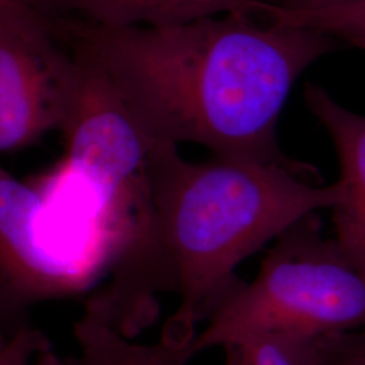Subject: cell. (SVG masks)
<instances>
[{
  "mask_svg": "<svg viewBox=\"0 0 365 365\" xmlns=\"http://www.w3.org/2000/svg\"><path fill=\"white\" fill-rule=\"evenodd\" d=\"M245 11L175 26L108 27L52 18L53 31L99 66L152 143H192L212 156L298 167L277 122L303 72L336 49L310 27Z\"/></svg>",
  "mask_w": 365,
  "mask_h": 365,
  "instance_id": "cell-1",
  "label": "cell"
},
{
  "mask_svg": "<svg viewBox=\"0 0 365 365\" xmlns=\"http://www.w3.org/2000/svg\"><path fill=\"white\" fill-rule=\"evenodd\" d=\"M317 178L318 170L306 163L221 156L191 163L176 145L152 143L158 238L170 288L180 295L163 331L194 339L196 322L237 282L238 264L302 218L333 209L341 184L319 185Z\"/></svg>",
  "mask_w": 365,
  "mask_h": 365,
  "instance_id": "cell-2",
  "label": "cell"
},
{
  "mask_svg": "<svg viewBox=\"0 0 365 365\" xmlns=\"http://www.w3.org/2000/svg\"><path fill=\"white\" fill-rule=\"evenodd\" d=\"M78 90L60 133L66 155L33 184L108 250L110 274L138 284L164 259L150 180L152 143L105 72L83 53Z\"/></svg>",
  "mask_w": 365,
  "mask_h": 365,
  "instance_id": "cell-3",
  "label": "cell"
},
{
  "mask_svg": "<svg viewBox=\"0 0 365 365\" xmlns=\"http://www.w3.org/2000/svg\"><path fill=\"white\" fill-rule=\"evenodd\" d=\"M365 327V274L327 237L315 214L274 240L250 283L235 282L196 334L199 354L256 331L325 336Z\"/></svg>",
  "mask_w": 365,
  "mask_h": 365,
  "instance_id": "cell-4",
  "label": "cell"
},
{
  "mask_svg": "<svg viewBox=\"0 0 365 365\" xmlns=\"http://www.w3.org/2000/svg\"><path fill=\"white\" fill-rule=\"evenodd\" d=\"M107 274L91 244L31 182L0 167V322L15 331L27 309L86 292Z\"/></svg>",
  "mask_w": 365,
  "mask_h": 365,
  "instance_id": "cell-5",
  "label": "cell"
},
{
  "mask_svg": "<svg viewBox=\"0 0 365 365\" xmlns=\"http://www.w3.org/2000/svg\"><path fill=\"white\" fill-rule=\"evenodd\" d=\"M80 63L38 11L0 15V153L37 143L66 123Z\"/></svg>",
  "mask_w": 365,
  "mask_h": 365,
  "instance_id": "cell-6",
  "label": "cell"
},
{
  "mask_svg": "<svg viewBox=\"0 0 365 365\" xmlns=\"http://www.w3.org/2000/svg\"><path fill=\"white\" fill-rule=\"evenodd\" d=\"M303 99L330 135L339 157L341 197L331 209L333 238L365 274V115L339 105L313 83L306 84Z\"/></svg>",
  "mask_w": 365,
  "mask_h": 365,
  "instance_id": "cell-7",
  "label": "cell"
},
{
  "mask_svg": "<svg viewBox=\"0 0 365 365\" xmlns=\"http://www.w3.org/2000/svg\"><path fill=\"white\" fill-rule=\"evenodd\" d=\"M52 19L75 16L108 27L175 26L222 14L250 13L283 0H27Z\"/></svg>",
  "mask_w": 365,
  "mask_h": 365,
  "instance_id": "cell-8",
  "label": "cell"
},
{
  "mask_svg": "<svg viewBox=\"0 0 365 365\" xmlns=\"http://www.w3.org/2000/svg\"><path fill=\"white\" fill-rule=\"evenodd\" d=\"M78 357H58L51 349L39 353L36 365H185L194 356V339L163 331L156 344H133L129 337L86 313L75 324Z\"/></svg>",
  "mask_w": 365,
  "mask_h": 365,
  "instance_id": "cell-9",
  "label": "cell"
},
{
  "mask_svg": "<svg viewBox=\"0 0 365 365\" xmlns=\"http://www.w3.org/2000/svg\"><path fill=\"white\" fill-rule=\"evenodd\" d=\"M321 336L292 331H256L222 348L226 365H318Z\"/></svg>",
  "mask_w": 365,
  "mask_h": 365,
  "instance_id": "cell-10",
  "label": "cell"
},
{
  "mask_svg": "<svg viewBox=\"0 0 365 365\" xmlns=\"http://www.w3.org/2000/svg\"><path fill=\"white\" fill-rule=\"evenodd\" d=\"M255 14L267 21L310 27L365 51V0L310 10H291L276 4H259Z\"/></svg>",
  "mask_w": 365,
  "mask_h": 365,
  "instance_id": "cell-11",
  "label": "cell"
},
{
  "mask_svg": "<svg viewBox=\"0 0 365 365\" xmlns=\"http://www.w3.org/2000/svg\"><path fill=\"white\" fill-rule=\"evenodd\" d=\"M318 365H365V327L321 336Z\"/></svg>",
  "mask_w": 365,
  "mask_h": 365,
  "instance_id": "cell-12",
  "label": "cell"
},
{
  "mask_svg": "<svg viewBox=\"0 0 365 365\" xmlns=\"http://www.w3.org/2000/svg\"><path fill=\"white\" fill-rule=\"evenodd\" d=\"M48 349L51 342L43 333L24 325L11 334L7 346L0 353V365H31L33 359Z\"/></svg>",
  "mask_w": 365,
  "mask_h": 365,
  "instance_id": "cell-13",
  "label": "cell"
},
{
  "mask_svg": "<svg viewBox=\"0 0 365 365\" xmlns=\"http://www.w3.org/2000/svg\"><path fill=\"white\" fill-rule=\"evenodd\" d=\"M349 1H354V0H283L280 7L291 9V10H310V9L337 6V4L349 3Z\"/></svg>",
  "mask_w": 365,
  "mask_h": 365,
  "instance_id": "cell-14",
  "label": "cell"
},
{
  "mask_svg": "<svg viewBox=\"0 0 365 365\" xmlns=\"http://www.w3.org/2000/svg\"><path fill=\"white\" fill-rule=\"evenodd\" d=\"M37 10L27 0H0V15L36 13Z\"/></svg>",
  "mask_w": 365,
  "mask_h": 365,
  "instance_id": "cell-15",
  "label": "cell"
},
{
  "mask_svg": "<svg viewBox=\"0 0 365 365\" xmlns=\"http://www.w3.org/2000/svg\"><path fill=\"white\" fill-rule=\"evenodd\" d=\"M10 337H11V336H10ZM10 337L6 336L4 327H3L1 322H0V353L3 352V349L7 346V344H9V341H10Z\"/></svg>",
  "mask_w": 365,
  "mask_h": 365,
  "instance_id": "cell-16",
  "label": "cell"
}]
</instances>
